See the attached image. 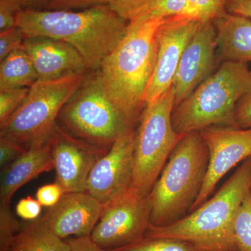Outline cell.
Returning <instances> with one entry per match:
<instances>
[{
    "instance_id": "1",
    "label": "cell",
    "mask_w": 251,
    "mask_h": 251,
    "mask_svg": "<svg viewBox=\"0 0 251 251\" xmlns=\"http://www.w3.org/2000/svg\"><path fill=\"white\" fill-rule=\"evenodd\" d=\"M163 20L141 16L128 22L99 69L112 101L133 128L146 107L144 99L156 62V32Z\"/></svg>"
},
{
    "instance_id": "2",
    "label": "cell",
    "mask_w": 251,
    "mask_h": 251,
    "mask_svg": "<svg viewBox=\"0 0 251 251\" xmlns=\"http://www.w3.org/2000/svg\"><path fill=\"white\" fill-rule=\"evenodd\" d=\"M127 25L108 5L82 10H21L16 15V26L25 37L46 36L70 44L90 71L100 68Z\"/></svg>"
},
{
    "instance_id": "3",
    "label": "cell",
    "mask_w": 251,
    "mask_h": 251,
    "mask_svg": "<svg viewBox=\"0 0 251 251\" xmlns=\"http://www.w3.org/2000/svg\"><path fill=\"white\" fill-rule=\"evenodd\" d=\"M251 191V157L234 171L213 197L175 224L150 225L145 238H170L197 251H239L234 221L243 200Z\"/></svg>"
},
{
    "instance_id": "4",
    "label": "cell",
    "mask_w": 251,
    "mask_h": 251,
    "mask_svg": "<svg viewBox=\"0 0 251 251\" xmlns=\"http://www.w3.org/2000/svg\"><path fill=\"white\" fill-rule=\"evenodd\" d=\"M209 151L200 131L184 135L149 194L151 225L169 226L191 212L202 190Z\"/></svg>"
},
{
    "instance_id": "5",
    "label": "cell",
    "mask_w": 251,
    "mask_h": 251,
    "mask_svg": "<svg viewBox=\"0 0 251 251\" xmlns=\"http://www.w3.org/2000/svg\"><path fill=\"white\" fill-rule=\"evenodd\" d=\"M251 90L247 64L225 62L192 94L175 106L172 122L176 133L186 135L212 126L237 127L238 102Z\"/></svg>"
},
{
    "instance_id": "6",
    "label": "cell",
    "mask_w": 251,
    "mask_h": 251,
    "mask_svg": "<svg viewBox=\"0 0 251 251\" xmlns=\"http://www.w3.org/2000/svg\"><path fill=\"white\" fill-rule=\"evenodd\" d=\"M57 123L77 139L105 150L126 130L135 128L112 101L99 69L85 74L59 112Z\"/></svg>"
},
{
    "instance_id": "7",
    "label": "cell",
    "mask_w": 251,
    "mask_h": 251,
    "mask_svg": "<svg viewBox=\"0 0 251 251\" xmlns=\"http://www.w3.org/2000/svg\"><path fill=\"white\" fill-rule=\"evenodd\" d=\"M175 91L172 86L144 109L135 130L134 171L131 188L148 196L173 150L184 135L176 133L172 122Z\"/></svg>"
},
{
    "instance_id": "8",
    "label": "cell",
    "mask_w": 251,
    "mask_h": 251,
    "mask_svg": "<svg viewBox=\"0 0 251 251\" xmlns=\"http://www.w3.org/2000/svg\"><path fill=\"white\" fill-rule=\"evenodd\" d=\"M87 73L54 80H38L29 88L27 98L17 111L0 125V135L26 148L34 142L50 138L59 112Z\"/></svg>"
},
{
    "instance_id": "9",
    "label": "cell",
    "mask_w": 251,
    "mask_h": 251,
    "mask_svg": "<svg viewBox=\"0 0 251 251\" xmlns=\"http://www.w3.org/2000/svg\"><path fill=\"white\" fill-rule=\"evenodd\" d=\"M149 196L133 188L104 204L103 212L90 237L107 251L126 247L145 238L151 225Z\"/></svg>"
},
{
    "instance_id": "10",
    "label": "cell",
    "mask_w": 251,
    "mask_h": 251,
    "mask_svg": "<svg viewBox=\"0 0 251 251\" xmlns=\"http://www.w3.org/2000/svg\"><path fill=\"white\" fill-rule=\"evenodd\" d=\"M200 132L209 151V165L202 190L191 212L207 201L227 173L251 157V128L212 126Z\"/></svg>"
},
{
    "instance_id": "11",
    "label": "cell",
    "mask_w": 251,
    "mask_h": 251,
    "mask_svg": "<svg viewBox=\"0 0 251 251\" xmlns=\"http://www.w3.org/2000/svg\"><path fill=\"white\" fill-rule=\"evenodd\" d=\"M201 23L176 16L166 18L160 25L156 32V62L145 92V105L154 101L173 86L183 52Z\"/></svg>"
},
{
    "instance_id": "12",
    "label": "cell",
    "mask_w": 251,
    "mask_h": 251,
    "mask_svg": "<svg viewBox=\"0 0 251 251\" xmlns=\"http://www.w3.org/2000/svg\"><path fill=\"white\" fill-rule=\"evenodd\" d=\"M135 136V128H130L120 135L90 172L86 191L103 204L131 188Z\"/></svg>"
},
{
    "instance_id": "13",
    "label": "cell",
    "mask_w": 251,
    "mask_h": 251,
    "mask_svg": "<svg viewBox=\"0 0 251 251\" xmlns=\"http://www.w3.org/2000/svg\"><path fill=\"white\" fill-rule=\"evenodd\" d=\"M55 182L64 193L86 191L87 179L97 161L108 150H100L69 134L56 124L51 133Z\"/></svg>"
},
{
    "instance_id": "14",
    "label": "cell",
    "mask_w": 251,
    "mask_h": 251,
    "mask_svg": "<svg viewBox=\"0 0 251 251\" xmlns=\"http://www.w3.org/2000/svg\"><path fill=\"white\" fill-rule=\"evenodd\" d=\"M216 32L212 21L202 23L180 59L173 81L175 105L182 102L215 71Z\"/></svg>"
},
{
    "instance_id": "15",
    "label": "cell",
    "mask_w": 251,
    "mask_h": 251,
    "mask_svg": "<svg viewBox=\"0 0 251 251\" xmlns=\"http://www.w3.org/2000/svg\"><path fill=\"white\" fill-rule=\"evenodd\" d=\"M104 204L87 191L65 193L41 219L63 239L90 236L103 212Z\"/></svg>"
},
{
    "instance_id": "16",
    "label": "cell",
    "mask_w": 251,
    "mask_h": 251,
    "mask_svg": "<svg viewBox=\"0 0 251 251\" xmlns=\"http://www.w3.org/2000/svg\"><path fill=\"white\" fill-rule=\"evenodd\" d=\"M22 48L30 57L39 81L57 80L90 71L82 54L64 41L46 36L25 37Z\"/></svg>"
},
{
    "instance_id": "17",
    "label": "cell",
    "mask_w": 251,
    "mask_h": 251,
    "mask_svg": "<svg viewBox=\"0 0 251 251\" xmlns=\"http://www.w3.org/2000/svg\"><path fill=\"white\" fill-rule=\"evenodd\" d=\"M50 138L34 142L23 154L2 169L0 204H9L20 188L39 175L54 169Z\"/></svg>"
},
{
    "instance_id": "18",
    "label": "cell",
    "mask_w": 251,
    "mask_h": 251,
    "mask_svg": "<svg viewBox=\"0 0 251 251\" xmlns=\"http://www.w3.org/2000/svg\"><path fill=\"white\" fill-rule=\"evenodd\" d=\"M212 22L218 62H251V19L224 11Z\"/></svg>"
},
{
    "instance_id": "19",
    "label": "cell",
    "mask_w": 251,
    "mask_h": 251,
    "mask_svg": "<svg viewBox=\"0 0 251 251\" xmlns=\"http://www.w3.org/2000/svg\"><path fill=\"white\" fill-rule=\"evenodd\" d=\"M9 251H71V247L39 218L23 226Z\"/></svg>"
},
{
    "instance_id": "20",
    "label": "cell",
    "mask_w": 251,
    "mask_h": 251,
    "mask_svg": "<svg viewBox=\"0 0 251 251\" xmlns=\"http://www.w3.org/2000/svg\"><path fill=\"white\" fill-rule=\"evenodd\" d=\"M38 80L35 68L23 48L0 61V90L31 87Z\"/></svg>"
},
{
    "instance_id": "21",
    "label": "cell",
    "mask_w": 251,
    "mask_h": 251,
    "mask_svg": "<svg viewBox=\"0 0 251 251\" xmlns=\"http://www.w3.org/2000/svg\"><path fill=\"white\" fill-rule=\"evenodd\" d=\"M234 236L239 251H251V191L243 200L236 214Z\"/></svg>"
},
{
    "instance_id": "22",
    "label": "cell",
    "mask_w": 251,
    "mask_h": 251,
    "mask_svg": "<svg viewBox=\"0 0 251 251\" xmlns=\"http://www.w3.org/2000/svg\"><path fill=\"white\" fill-rule=\"evenodd\" d=\"M227 0H188L187 4L179 16L200 23L213 21L226 11Z\"/></svg>"
},
{
    "instance_id": "23",
    "label": "cell",
    "mask_w": 251,
    "mask_h": 251,
    "mask_svg": "<svg viewBox=\"0 0 251 251\" xmlns=\"http://www.w3.org/2000/svg\"><path fill=\"white\" fill-rule=\"evenodd\" d=\"M108 251H197L188 244L170 238H144L126 247Z\"/></svg>"
},
{
    "instance_id": "24",
    "label": "cell",
    "mask_w": 251,
    "mask_h": 251,
    "mask_svg": "<svg viewBox=\"0 0 251 251\" xmlns=\"http://www.w3.org/2000/svg\"><path fill=\"white\" fill-rule=\"evenodd\" d=\"M23 225L14 216L9 204H0V251H9Z\"/></svg>"
},
{
    "instance_id": "25",
    "label": "cell",
    "mask_w": 251,
    "mask_h": 251,
    "mask_svg": "<svg viewBox=\"0 0 251 251\" xmlns=\"http://www.w3.org/2000/svg\"><path fill=\"white\" fill-rule=\"evenodd\" d=\"M30 87L0 90V125L6 122L24 103Z\"/></svg>"
},
{
    "instance_id": "26",
    "label": "cell",
    "mask_w": 251,
    "mask_h": 251,
    "mask_svg": "<svg viewBox=\"0 0 251 251\" xmlns=\"http://www.w3.org/2000/svg\"><path fill=\"white\" fill-rule=\"evenodd\" d=\"M156 0H110L108 6L120 17L130 22L145 14Z\"/></svg>"
},
{
    "instance_id": "27",
    "label": "cell",
    "mask_w": 251,
    "mask_h": 251,
    "mask_svg": "<svg viewBox=\"0 0 251 251\" xmlns=\"http://www.w3.org/2000/svg\"><path fill=\"white\" fill-rule=\"evenodd\" d=\"M187 2L188 0H156L142 16L161 19L179 16L184 11Z\"/></svg>"
},
{
    "instance_id": "28",
    "label": "cell",
    "mask_w": 251,
    "mask_h": 251,
    "mask_svg": "<svg viewBox=\"0 0 251 251\" xmlns=\"http://www.w3.org/2000/svg\"><path fill=\"white\" fill-rule=\"evenodd\" d=\"M25 35L17 26L0 31V61L22 48Z\"/></svg>"
},
{
    "instance_id": "29",
    "label": "cell",
    "mask_w": 251,
    "mask_h": 251,
    "mask_svg": "<svg viewBox=\"0 0 251 251\" xmlns=\"http://www.w3.org/2000/svg\"><path fill=\"white\" fill-rule=\"evenodd\" d=\"M27 149L8 137L0 135V167L1 169L11 164Z\"/></svg>"
},
{
    "instance_id": "30",
    "label": "cell",
    "mask_w": 251,
    "mask_h": 251,
    "mask_svg": "<svg viewBox=\"0 0 251 251\" xmlns=\"http://www.w3.org/2000/svg\"><path fill=\"white\" fill-rule=\"evenodd\" d=\"M110 0H50L47 10H82L94 6L108 5Z\"/></svg>"
},
{
    "instance_id": "31",
    "label": "cell",
    "mask_w": 251,
    "mask_h": 251,
    "mask_svg": "<svg viewBox=\"0 0 251 251\" xmlns=\"http://www.w3.org/2000/svg\"><path fill=\"white\" fill-rule=\"evenodd\" d=\"M64 191L57 183L46 184L38 188L36 199L43 206L52 207L58 203L64 195Z\"/></svg>"
},
{
    "instance_id": "32",
    "label": "cell",
    "mask_w": 251,
    "mask_h": 251,
    "mask_svg": "<svg viewBox=\"0 0 251 251\" xmlns=\"http://www.w3.org/2000/svg\"><path fill=\"white\" fill-rule=\"evenodd\" d=\"M42 205L36 199L31 197L20 200L16 206V213L18 217L25 221H34L39 219Z\"/></svg>"
},
{
    "instance_id": "33",
    "label": "cell",
    "mask_w": 251,
    "mask_h": 251,
    "mask_svg": "<svg viewBox=\"0 0 251 251\" xmlns=\"http://www.w3.org/2000/svg\"><path fill=\"white\" fill-rule=\"evenodd\" d=\"M234 119L238 128H251V90L238 102Z\"/></svg>"
},
{
    "instance_id": "34",
    "label": "cell",
    "mask_w": 251,
    "mask_h": 251,
    "mask_svg": "<svg viewBox=\"0 0 251 251\" xmlns=\"http://www.w3.org/2000/svg\"><path fill=\"white\" fill-rule=\"evenodd\" d=\"M20 10L10 0H0V31L16 26V15Z\"/></svg>"
},
{
    "instance_id": "35",
    "label": "cell",
    "mask_w": 251,
    "mask_h": 251,
    "mask_svg": "<svg viewBox=\"0 0 251 251\" xmlns=\"http://www.w3.org/2000/svg\"><path fill=\"white\" fill-rule=\"evenodd\" d=\"M67 241L70 245L71 251H108L99 247L92 240L90 236L70 237Z\"/></svg>"
},
{
    "instance_id": "36",
    "label": "cell",
    "mask_w": 251,
    "mask_h": 251,
    "mask_svg": "<svg viewBox=\"0 0 251 251\" xmlns=\"http://www.w3.org/2000/svg\"><path fill=\"white\" fill-rule=\"evenodd\" d=\"M226 11L251 19V0H227Z\"/></svg>"
},
{
    "instance_id": "37",
    "label": "cell",
    "mask_w": 251,
    "mask_h": 251,
    "mask_svg": "<svg viewBox=\"0 0 251 251\" xmlns=\"http://www.w3.org/2000/svg\"><path fill=\"white\" fill-rule=\"evenodd\" d=\"M20 11L25 9H44L50 0H10Z\"/></svg>"
}]
</instances>
